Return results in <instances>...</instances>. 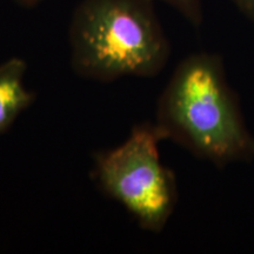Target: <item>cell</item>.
I'll use <instances>...</instances> for the list:
<instances>
[{"mask_svg": "<svg viewBox=\"0 0 254 254\" xmlns=\"http://www.w3.org/2000/svg\"><path fill=\"white\" fill-rule=\"evenodd\" d=\"M155 117L164 140L215 166L254 160V135L217 53H192L179 63L159 97Z\"/></svg>", "mask_w": 254, "mask_h": 254, "instance_id": "cell-1", "label": "cell"}, {"mask_svg": "<svg viewBox=\"0 0 254 254\" xmlns=\"http://www.w3.org/2000/svg\"><path fill=\"white\" fill-rule=\"evenodd\" d=\"M68 38L74 72L101 82L155 77L171 55L154 0H81Z\"/></svg>", "mask_w": 254, "mask_h": 254, "instance_id": "cell-2", "label": "cell"}, {"mask_svg": "<svg viewBox=\"0 0 254 254\" xmlns=\"http://www.w3.org/2000/svg\"><path fill=\"white\" fill-rule=\"evenodd\" d=\"M155 124H139L123 144L95 157L94 178L100 190L124 206L142 230L159 233L178 202L176 174L161 163Z\"/></svg>", "mask_w": 254, "mask_h": 254, "instance_id": "cell-3", "label": "cell"}, {"mask_svg": "<svg viewBox=\"0 0 254 254\" xmlns=\"http://www.w3.org/2000/svg\"><path fill=\"white\" fill-rule=\"evenodd\" d=\"M27 65L13 57L0 65V134L7 132L17 118L36 100L24 84Z\"/></svg>", "mask_w": 254, "mask_h": 254, "instance_id": "cell-4", "label": "cell"}, {"mask_svg": "<svg viewBox=\"0 0 254 254\" xmlns=\"http://www.w3.org/2000/svg\"><path fill=\"white\" fill-rule=\"evenodd\" d=\"M170 5L179 14L192 24L193 26H200L204 21V9L201 0H160Z\"/></svg>", "mask_w": 254, "mask_h": 254, "instance_id": "cell-5", "label": "cell"}, {"mask_svg": "<svg viewBox=\"0 0 254 254\" xmlns=\"http://www.w3.org/2000/svg\"><path fill=\"white\" fill-rule=\"evenodd\" d=\"M237 8L251 20H254V0H232Z\"/></svg>", "mask_w": 254, "mask_h": 254, "instance_id": "cell-6", "label": "cell"}, {"mask_svg": "<svg viewBox=\"0 0 254 254\" xmlns=\"http://www.w3.org/2000/svg\"><path fill=\"white\" fill-rule=\"evenodd\" d=\"M15 1L21 6H25V7H33V6H37L40 2L45 1V0H15Z\"/></svg>", "mask_w": 254, "mask_h": 254, "instance_id": "cell-7", "label": "cell"}]
</instances>
